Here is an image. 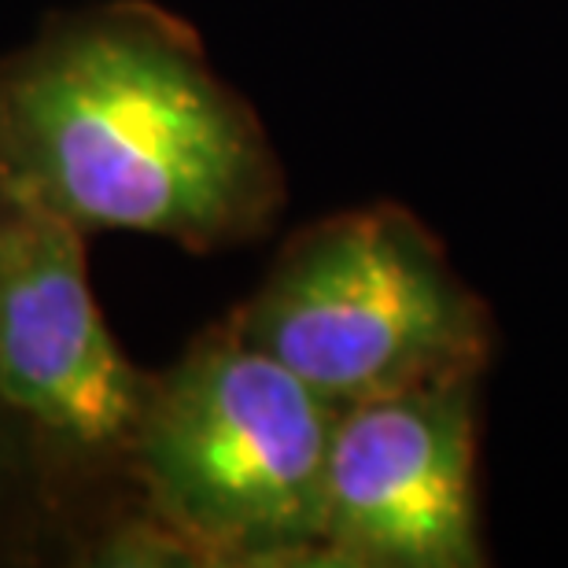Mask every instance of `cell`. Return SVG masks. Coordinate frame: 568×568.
<instances>
[{"mask_svg":"<svg viewBox=\"0 0 568 568\" xmlns=\"http://www.w3.org/2000/svg\"><path fill=\"white\" fill-rule=\"evenodd\" d=\"M0 192L85 236L141 233L192 255L255 244L288 203L252 100L152 0L52 11L0 55Z\"/></svg>","mask_w":568,"mask_h":568,"instance_id":"6da1fadb","label":"cell"},{"mask_svg":"<svg viewBox=\"0 0 568 568\" xmlns=\"http://www.w3.org/2000/svg\"><path fill=\"white\" fill-rule=\"evenodd\" d=\"M82 230L0 192V399L27 439L67 565H189L144 514L133 443L152 369L89 284Z\"/></svg>","mask_w":568,"mask_h":568,"instance_id":"7a4b0ae2","label":"cell"},{"mask_svg":"<svg viewBox=\"0 0 568 568\" xmlns=\"http://www.w3.org/2000/svg\"><path fill=\"white\" fill-rule=\"evenodd\" d=\"M333 425L336 406L225 314L152 369L138 498L196 568L322 565Z\"/></svg>","mask_w":568,"mask_h":568,"instance_id":"3957f363","label":"cell"},{"mask_svg":"<svg viewBox=\"0 0 568 568\" xmlns=\"http://www.w3.org/2000/svg\"><path fill=\"white\" fill-rule=\"evenodd\" d=\"M230 317L336 410L425 384L484 381L498 351L487 300L439 236L392 200L295 230Z\"/></svg>","mask_w":568,"mask_h":568,"instance_id":"277c9868","label":"cell"},{"mask_svg":"<svg viewBox=\"0 0 568 568\" xmlns=\"http://www.w3.org/2000/svg\"><path fill=\"white\" fill-rule=\"evenodd\" d=\"M322 565L484 568L480 381H443L336 410Z\"/></svg>","mask_w":568,"mask_h":568,"instance_id":"5b68a950","label":"cell"},{"mask_svg":"<svg viewBox=\"0 0 568 568\" xmlns=\"http://www.w3.org/2000/svg\"><path fill=\"white\" fill-rule=\"evenodd\" d=\"M67 565L63 539L44 503L38 465L0 399V568Z\"/></svg>","mask_w":568,"mask_h":568,"instance_id":"8992f818","label":"cell"}]
</instances>
